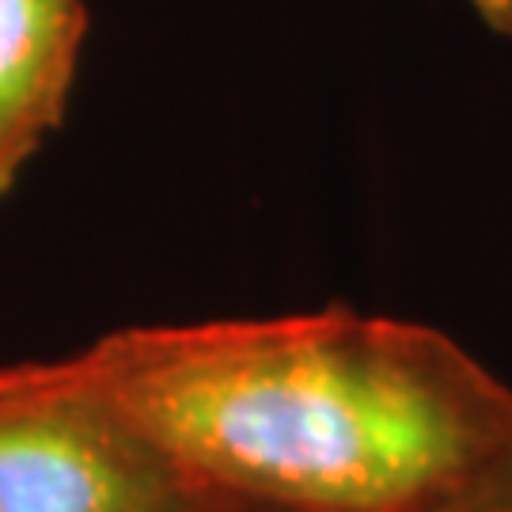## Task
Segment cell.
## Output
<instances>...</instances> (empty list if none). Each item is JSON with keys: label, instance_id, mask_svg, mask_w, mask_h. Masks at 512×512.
<instances>
[{"label": "cell", "instance_id": "cell-1", "mask_svg": "<svg viewBox=\"0 0 512 512\" xmlns=\"http://www.w3.org/2000/svg\"><path fill=\"white\" fill-rule=\"evenodd\" d=\"M110 410L270 509L418 512L509 429L512 387L429 330L323 315L160 357Z\"/></svg>", "mask_w": 512, "mask_h": 512}, {"label": "cell", "instance_id": "cell-2", "mask_svg": "<svg viewBox=\"0 0 512 512\" xmlns=\"http://www.w3.org/2000/svg\"><path fill=\"white\" fill-rule=\"evenodd\" d=\"M164 459L114 410H0V512H171Z\"/></svg>", "mask_w": 512, "mask_h": 512}, {"label": "cell", "instance_id": "cell-3", "mask_svg": "<svg viewBox=\"0 0 512 512\" xmlns=\"http://www.w3.org/2000/svg\"><path fill=\"white\" fill-rule=\"evenodd\" d=\"M84 31L80 0H0V171L57 122Z\"/></svg>", "mask_w": 512, "mask_h": 512}, {"label": "cell", "instance_id": "cell-4", "mask_svg": "<svg viewBox=\"0 0 512 512\" xmlns=\"http://www.w3.org/2000/svg\"><path fill=\"white\" fill-rule=\"evenodd\" d=\"M418 512H512V421L444 494Z\"/></svg>", "mask_w": 512, "mask_h": 512}, {"label": "cell", "instance_id": "cell-5", "mask_svg": "<svg viewBox=\"0 0 512 512\" xmlns=\"http://www.w3.org/2000/svg\"><path fill=\"white\" fill-rule=\"evenodd\" d=\"M467 8H471L494 35L512 42V0H467Z\"/></svg>", "mask_w": 512, "mask_h": 512}, {"label": "cell", "instance_id": "cell-6", "mask_svg": "<svg viewBox=\"0 0 512 512\" xmlns=\"http://www.w3.org/2000/svg\"><path fill=\"white\" fill-rule=\"evenodd\" d=\"M277 512H281V509H277Z\"/></svg>", "mask_w": 512, "mask_h": 512}]
</instances>
